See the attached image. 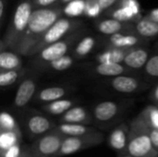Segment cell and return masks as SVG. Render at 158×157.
<instances>
[{"instance_id": "1", "label": "cell", "mask_w": 158, "mask_h": 157, "mask_svg": "<svg viewBox=\"0 0 158 157\" xmlns=\"http://www.w3.org/2000/svg\"><path fill=\"white\" fill-rule=\"evenodd\" d=\"M58 12L51 8H38L32 11L28 28L22 36L16 52L29 56L43 35L58 20Z\"/></svg>"}, {"instance_id": "2", "label": "cell", "mask_w": 158, "mask_h": 157, "mask_svg": "<svg viewBox=\"0 0 158 157\" xmlns=\"http://www.w3.org/2000/svg\"><path fill=\"white\" fill-rule=\"evenodd\" d=\"M127 153L133 157H158V151L151 141L149 127L140 115L130 124Z\"/></svg>"}, {"instance_id": "3", "label": "cell", "mask_w": 158, "mask_h": 157, "mask_svg": "<svg viewBox=\"0 0 158 157\" xmlns=\"http://www.w3.org/2000/svg\"><path fill=\"white\" fill-rule=\"evenodd\" d=\"M32 11L31 4L28 1H23L17 6L13 16L11 29L5 40L6 47H9L16 52L18 45L28 28Z\"/></svg>"}, {"instance_id": "4", "label": "cell", "mask_w": 158, "mask_h": 157, "mask_svg": "<svg viewBox=\"0 0 158 157\" xmlns=\"http://www.w3.org/2000/svg\"><path fill=\"white\" fill-rule=\"evenodd\" d=\"M57 124L46 114L30 109L23 117V127L26 134L31 139H37L56 129Z\"/></svg>"}, {"instance_id": "5", "label": "cell", "mask_w": 158, "mask_h": 157, "mask_svg": "<svg viewBox=\"0 0 158 157\" xmlns=\"http://www.w3.org/2000/svg\"><path fill=\"white\" fill-rule=\"evenodd\" d=\"M66 137L56 130L37 138L30 147L32 157H56Z\"/></svg>"}, {"instance_id": "6", "label": "cell", "mask_w": 158, "mask_h": 157, "mask_svg": "<svg viewBox=\"0 0 158 157\" xmlns=\"http://www.w3.org/2000/svg\"><path fill=\"white\" fill-rule=\"evenodd\" d=\"M76 41V36H69L66 39H62L53 44H50L41 50L33 60L36 68H44L47 64L58 59L66 55H69V51Z\"/></svg>"}, {"instance_id": "7", "label": "cell", "mask_w": 158, "mask_h": 157, "mask_svg": "<svg viewBox=\"0 0 158 157\" xmlns=\"http://www.w3.org/2000/svg\"><path fill=\"white\" fill-rule=\"evenodd\" d=\"M103 141L104 135L99 131L80 137H66L63 141L61 149L56 157L76 154L78 152L99 145L103 143Z\"/></svg>"}, {"instance_id": "8", "label": "cell", "mask_w": 158, "mask_h": 157, "mask_svg": "<svg viewBox=\"0 0 158 157\" xmlns=\"http://www.w3.org/2000/svg\"><path fill=\"white\" fill-rule=\"evenodd\" d=\"M75 27V23L71 20L61 18L59 19L40 39L37 44L33 47V49L30 52L29 56H35L41 50L45 48L46 46L53 44L60 40H62L69 32Z\"/></svg>"}, {"instance_id": "9", "label": "cell", "mask_w": 158, "mask_h": 157, "mask_svg": "<svg viewBox=\"0 0 158 157\" xmlns=\"http://www.w3.org/2000/svg\"><path fill=\"white\" fill-rule=\"evenodd\" d=\"M37 80L34 76H26L21 80L13 101V107L23 110L32 101L37 93Z\"/></svg>"}, {"instance_id": "10", "label": "cell", "mask_w": 158, "mask_h": 157, "mask_svg": "<svg viewBox=\"0 0 158 157\" xmlns=\"http://www.w3.org/2000/svg\"><path fill=\"white\" fill-rule=\"evenodd\" d=\"M130 125L125 123L119 124L118 127L114 128L108 136V145L109 147L118 153V155L127 153L128 142H129Z\"/></svg>"}, {"instance_id": "11", "label": "cell", "mask_w": 158, "mask_h": 157, "mask_svg": "<svg viewBox=\"0 0 158 157\" xmlns=\"http://www.w3.org/2000/svg\"><path fill=\"white\" fill-rule=\"evenodd\" d=\"M71 91L72 90L70 88L62 85H53L49 87H44L37 91L33 101L43 105H46L65 98Z\"/></svg>"}, {"instance_id": "12", "label": "cell", "mask_w": 158, "mask_h": 157, "mask_svg": "<svg viewBox=\"0 0 158 157\" xmlns=\"http://www.w3.org/2000/svg\"><path fill=\"white\" fill-rule=\"evenodd\" d=\"M120 111V104L114 101H103L94 107L93 117L99 122H108L117 118Z\"/></svg>"}, {"instance_id": "13", "label": "cell", "mask_w": 158, "mask_h": 157, "mask_svg": "<svg viewBox=\"0 0 158 157\" xmlns=\"http://www.w3.org/2000/svg\"><path fill=\"white\" fill-rule=\"evenodd\" d=\"M110 85L118 93H134L142 90L143 82L133 76L121 75L110 80Z\"/></svg>"}, {"instance_id": "14", "label": "cell", "mask_w": 158, "mask_h": 157, "mask_svg": "<svg viewBox=\"0 0 158 157\" xmlns=\"http://www.w3.org/2000/svg\"><path fill=\"white\" fill-rule=\"evenodd\" d=\"M141 12L140 4L137 0H122L121 5L112 13V19L120 22L134 20Z\"/></svg>"}, {"instance_id": "15", "label": "cell", "mask_w": 158, "mask_h": 157, "mask_svg": "<svg viewBox=\"0 0 158 157\" xmlns=\"http://www.w3.org/2000/svg\"><path fill=\"white\" fill-rule=\"evenodd\" d=\"M93 122V117L86 108L75 105L59 118V123L89 125Z\"/></svg>"}, {"instance_id": "16", "label": "cell", "mask_w": 158, "mask_h": 157, "mask_svg": "<svg viewBox=\"0 0 158 157\" xmlns=\"http://www.w3.org/2000/svg\"><path fill=\"white\" fill-rule=\"evenodd\" d=\"M142 43V39L134 34H125L123 32H118L111 35L108 38V48H118L130 50L138 47Z\"/></svg>"}, {"instance_id": "17", "label": "cell", "mask_w": 158, "mask_h": 157, "mask_svg": "<svg viewBox=\"0 0 158 157\" xmlns=\"http://www.w3.org/2000/svg\"><path fill=\"white\" fill-rule=\"evenodd\" d=\"M149 60V52L141 47H136L128 53L126 56L123 64L132 69H139L145 67L147 61Z\"/></svg>"}, {"instance_id": "18", "label": "cell", "mask_w": 158, "mask_h": 157, "mask_svg": "<svg viewBox=\"0 0 158 157\" xmlns=\"http://www.w3.org/2000/svg\"><path fill=\"white\" fill-rule=\"evenodd\" d=\"M57 132L65 137H80L85 136L96 132L97 130L83 124H70V123H59L55 129Z\"/></svg>"}, {"instance_id": "19", "label": "cell", "mask_w": 158, "mask_h": 157, "mask_svg": "<svg viewBox=\"0 0 158 157\" xmlns=\"http://www.w3.org/2000/svg\"><path fill=\"white\" fill-rule=\"evenodd\" d=\"M131 50V49H130ZM130 50L118 48H107L95 56L97 64H122Z\"/></svg>"}, {"instance_id": "20", "label": "cell", "mask_w": 158, "mask_h": 157, "mask_svg": "<svg viewBox=\"0 0 158 157\" xmlns=\"http://www.w3.org/2000/svg\"><path fill=\"white\" fill-rule=\"evenodd\" d=\"M75 104H76V101L74 99L63 98V99L44 105L42 106V109L46 115H50L54 117H56V116L61 117L70 108L75 106L76 105Z\"/></svg>"}, {"instance_id": "21", "label": "cell", "mask_w": 158, "mask_h": 157, "mask_svg": "<svg viewBox=\"0 0 158 157\" xmlns=\"http://www.w3.org/2000/svg\"><path fill=\"white\" fill-rule=\"evenodd\" d=\"M93 72L102 77L115 78L128 73L129 68L124 64H97L94 67Z\"/></svg>"}, {"instance_id": "22", "label": "cell", "mask_w": 158, "mask_h": 157, "mask_svg": "<svg viewBox=\"0 0 158 157\" xmlns=\"http://www.w3.org/2000/svg\"><path fill=\"white\" fill-rule=\"evenodd\" d=\"M22 68V61L17 52L1 50L0 53V71L14 70Z\"/></svg>"}, {"instance_id": "23", "label": "cell", "mask_w": 158, "mask_h": 157, "mask_svg": "<svg viewBox=\"0 0 158 157\" xmlns=\"http://www.w3.org/2000/svg\"><path fill=\"white\" fill-rule=\"evenodd\" d=\"M135 29L140 37L152 38L158 36V23L148 18L138 20Z\"/></svg>"}, {"instance_id": "24", "label": "cell", "mask_w": 158, "mask_h": 157, "mask_svg": "<svg viewBox=\"0 0 158 157\" xmlns=\"http://www.w3.org/2000/svg\"><path fill=\"white\" fill-rule=\"evenodd\" d=\"M96 40L93 36H85L76 44L73 50V56L76 59L83 58L87 56L94 48Z\"/></svg>"}, {"instance_id": "25", "label": "cell", "mask_w": 158, "mask_h": 157, "mask_svg": "<svg viewBox=\"0 0 158 157\" xmlns=\"http://www.w3.org/2000/svg\"><path fill=\"white\" fill-rule=\"evenodd\" d=\"M75 57L70 55H66L58 59L52 61L51 63L47 64L44 69H48L55 72H62L69 69L75 63Z\"/></svg>"}, {"instance_id": "26", "label": "cell", "mask_w": 158, "mask_h": 157, "mask_svg": "<svg viewBox=\"0 0 158 157\" xmlns=\"http://www.w3.org/2000/svg\"><path fill=\"white\" fill-rule=\"evenodd\" d=\"M97 29L101 33L111 36L116 33L122 32L125 28L122 22L115 19H108L99 22V24L97 25Z\"/></svg>"}, {"instance_id": "27", "label": "cell", "mask_w": 158, "mask_h": 157, "mask_svg": "<svg viewBox=\"0 0 158 157\" xmlns=\"http://www.w3.org/2000/svg\"><path fill=\"white\" fill-rule=\"evenodd\" d=\"M0 131H13L22 134L19 124L17 119L6 111H2L0 115Z\"/></svg>"}, {"instance_id": "28", "label": "cell", "mask_w": 158, "mask_h": 157, "mask_svg": "<svg viewBox=\"0 0 158 157\" xmlns=\"http://www.w3.org/2000/svg\"><path fill=\"white\" fill-rule=\"evenodd\" d=\"M22 134L13 131H0V153L5 152L10 147L21 144Z\"/></svg>"}, {"instance_id": "29", "label": "cell", "mask_w": 158, "mask_h": 157, "mask_svg": "<svg viewBox=\"0 0 158 157\" xmlns=\"http://www.w3.org/2000/svg\"><path fill=\"white\" fill-rule=\"evenodd\" d=\"M24 75H25V70H23L22 68L0 71V86L2 88L9 87L15 84Z\"/></svg>"}, {"instance_id": "30", "label": "cell", "mask_w": 158, "mask_h": 157, "mask_svg": "<svg viewBox=\"0 0 158 157\" xmlns=\"http://www.w3.org/2000/svg\"><path fill=\"white\" fill-rule=\"evenodd\" d=\"M86 0H72L64 7V14L69 18H77L85 13L86 8Z\"/></svg>"}, {"instance_id": "31", "label": "cell", "mask_w": 158, "mask_h": 157, "mask_svg": "<svg viewBox=\"0 0 158 157\" xmlns=\"http://www.w3.org/2000/svg\"><path fill=\"white\" fill-rule=\"evenodd\" d=\"M139 115L143 118L149 128L158 130V105H147Z\"/></svg>"}, {"instance_id": "32", "label": "cell", "mask_w": 158, "mask_h": 157, "mask_svg": "<svg viewBox=\"0 0 158 157\" xmlns=\"http://www.w3.org/2000/svg\"><path fill=\"white\" fill-rule=\"evenodd\" d=\"M102 7L100 6L97 0H87L86 8H85V15L89 18H96L102 12Z\"/></svg>"}, {"instance_id": "33", "label": "cell", "mask_w": 158, "mask_h": 157, "mask_svg": "<svg viewBox=\"0 0 158 157\" xmlns=\"http://www.w3.org/2000/svg\"><path fill=\"white\" fill-rule=\"evenodd\" d=\"M145 73L154 78H158V55L153 56L147 61L144 67Z\"/></svg>"}, {"instance_id": "34", "label": "cell", "mask_w": 158, "mask_h": 157, "mask_svg": "<svg viewBox=\"0 0 158 157\" xmlns=\"http://www.w3.org/2000/svg\"><path fill=\"white\" fill-rule=\"evenodd\" d=\"M22 149L23 148H21V144L14 145L6 151L1 152L0 157H20L22 154Z\"/></svg>"}, {"instance_id": "35", "label": "cell", "mask_w": 158, "mask_h": 157, "mask_svg": "<svg viewBox=\"0 0 158 157\" xmlns=\"http://www.w3.org/2000/svg\"><path fill=\"white\" fill-rule=\"evenodd\" d=\"M149 131H150V137H151L153 146L155 147L156 150L158 151V130L149 128Z\"/></svg>"}, {"instance_id": "36", "label": "cell", "mask_w": 158, "mask_h": 157, "mask_svg": "<svg viewBox=\"0 0 158 157\" xmlns=\"http://www.w3.org/2000/svg\"><path fill=\"white\" fill-rule=\"evenodd\" d=\"M100 6L102 7V9H106L108 7H110L117 0H97Z\"/></svg>"}, {"instance_id": "37", "label": "cell", "mask_w": 158, "mask_h": 157, "mask_svg": "<svg viewBox=\"0 0 158 157\" xmlns=\"http://www.w3.org/2000/svg\"><path fill=\"white\" fill-rule=\"evenodd\" d=\"M150 99H151L156 105H158V84L153 89V91L151 92Z\"/></svg>"}, {"instance_id": "38", "label": "cell", "mask_w": 158, "mask_h": 157, "mask_svg": "<svg viewBox=\"0 0 158 157\" xmlns=\"http://www.w3.org/2000/svg\"><path fill=\"white\" fill-rule=\"evenodd\" d=\"M147 18L150 19L151 20L158 23V8H155V9L151 10L149 13V16Z\"/></svg>"}, {"instance_id": "39", "label": "cell", "mask_w": 158, "mask_h": 157, "mask_svg": "<svg viewBox=\"0 0 158 157\" xmlns=\"http://www.w3.org/2000/svg\"><path fill=\"white\" fill-rule=\"evenodd\" d=\"M35 1L40 6H43L44 8L45 6H48L52 4H54L56 0H35Z\"/></svg>"}, {"instance_id": "40", "label": "cell", "mask_w": 158, "mask_h": 157, "mask_svg": "<svg viewBox=\"0 0 158 157\" xmlns=\"http://www.w3.org/2000/svg\"><path fill=\"white\" fill-rule=\"evenodd\" d=\"M20 157H32L31 156V150H30V147H27V146H24L23 149H22V154Z\"/></svg>"}, {"instance_id": "41", "label": "cell", "mask_w": 158, "mask_h": 157, "mask_svg": "<svg viewBox=\"0 0 158 157\" xmlns=\"http://www.w3.org/2000/svg\"><path fill=\"white\" fill-rule=\"evenodd\" d=\"M4 11H5V3H4V0H0V19H1L4 17Z\"/></svg>"}, {"instance_id": "42", "label": "cell", "mask_w": 158, "mask_h": 157, "mask_svg": "<svg viewBox=\"0 0 158 157\" xmlns=\"http://www.w3.org/2000/svg\"><path fill=\"white\" fill-rule=\"evenodd\" d=\"M118 157H133L132 155H129L128 153H124V154H120V155H118Z\"/></svg>"}, {"instance_id": "43", "label": "cell", "mask_w": 158, "mask_h": 157, "mask_svg": "<svg viewBox=\"0 0 158 157\" xmlns=\"http://www.w3.org/2000/svg\"><path fill=\"white\" fill-rule=\"evenodd\" d=\"M63 2H67V3H69V2H70V1H72V0H62Z\"/></svg>"}]
</instances>
